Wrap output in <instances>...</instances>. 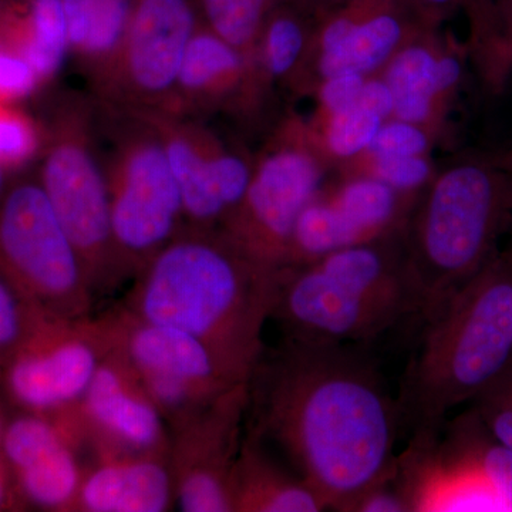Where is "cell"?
I'll return each mask as SVG.
<instances>
[{"instance_id":"obj_1","label":"cell","mask_w":512,"mask_h":512,"mask_svg":"<svg viewBox=\"0 0 512 512\" xmlns=\"http://www.w3.org/2000/svg\"><path fill=\"white\" fill-rule=\"evenodd\" d=\"M247 414L248 429L281 450L328 510L348 512L396 476L399 402L352 345L286 339L264 350L249 379Z\"/></svg>"},{"instance_id":"obj_2","label":"cell","mask_w":512,"mask_h":512,"mask_svg":"<svg viewBox=\"0 0 512 512\" xmlns=\"http://www.w3.org/2000/svg\"><path fill=\"white\" fill-rule=\"evenodd\" d=\"M276 272L220 229L185 227L141 269L124 306L200 340L235 379L248 382L264 353Z\"/></svg>"},{"instance_id":"obj_3","label":"cell","mask_w":512,"mask_h":512,"mask_svg":"<svg viewBox=\"0 0 512 512\" xmlns=\"http://www.w3.org/2000/svg\"><path fill=\"white\" fill-rule=\"evenodd\" d=\"M399 407L412 439H437L446 414L480 399L512 367V254L498 255L430 318Z\"/></svg>"},{"instance_id":"obj_4","label":"cell","mask_w":512,"mask_h":512,"mask_svg":"<svg viewBox=\"0 0 512 512\" xmlns=\"http://www.w3.org/2000/svg\"><path fill=\"white\" fill-rule=\"evenodd\" d=\"M417 313L403 232L276 272L271 319L286 339L356 345Z\"/></svg>"},{"instance_id":"obj_5","label":"cell","mask_w":512,"mask_h":512,"mask_svg":"<svg viewBox=\"0 0 512 512\" xmlns=\"http://www.w3.org/2000/svg\"><path fill=\"white\" fill-rule=\"evenodd\" d=\"M511 211L510 177L500 163L463 160L437 170L403 234L423 322L494 258Z\"/></svg>"},{"instance_id":"obj_6","label":"cell","mask_w":512,"mask_h":512,"mask_svg":"<svg viewBox=\"0 0 512 512\" xmlns=\"http://www.w3.org/2000/svg\"><path fill=\"white\" fill-rule=\"evenodd\" d=\"M39 183L86 269L94 292L121 281L96 100L63 93L47 113Z\"/></svg>"},{"instance_id":"obj_7","label":"cell","mask_w":512,"mask_h":512,"mask_svg":"<svg viewBox=\"0 0 512 512\" xmlns=\"http://www.w3.org/2000/svg\"><path fill=\"white\" fill-rule=\"evenodd\" d=\"M96 103L100 133L109 143L104 167L114 251L123 281L127 276L136 278L183 231V197L153 127L131 111Z\"/></svg>"},{"instance_id":"obj_8","label":"cell","mask_w":512,"mask_h":512,"mask_svg":"<svg viewBox=\"0 0 512 512\" xmlns=\"http://www.w3.org/2000/svg\"><path fill=\"white\" fill-rule=\"evenodd\" d=\"M329 173L306 117L288 114L256 154L244 198L220 231L249 258L279 271L299 214L322 190Z\"/></svg>"},{"instance_id":"obj_9","label":"cell","mask_w":512,"mask_h":512,"mask_svg":"<svg viewBox=\"0 0 512 512\" xmlns=\"http://www.w3.org/2000/svg\"><path fill=\"white\" fill-rule=\"evenodd\" d=\"M0 266L39 311L90 316L94 292L82 258L39 180H20L0 198Z\"/></svg>"},{"instance_id":"obj_10","label":"cell","mask_w":512,"mask_h":512,"mask_svg":"<svg viewBox=\"0 0 512 512\" xmlns=\"http://www.w3.org/2000/svg\"><path fill=\"white\" fill-rule=\"evenodd\" d=\"M94 319L106 349L133 370L168 429L242 383L200 340L140 318L124 305Z\"/></svg>"},{"instance_id":"obj_11","label":"cell","mask_w":512,"mask_h":512,"mask_svg":"<svg viewBox=\"0 0 512 512\" xmlns=\"http://www.w3.org/2000/svg\"><path fill=\"white\" fill-rule=\"evenodd\" d=\"M202 23L197 0H136L116 56L90 94L128 111H167L192 36Z\"/></svg>"},{"instance_id":"obj_12","label":"cell","mask_w":512,"mask_h":512,"mask_svg":"<svg viewBox=\"0 0 512 512\" xmlns=\"http://www.w3.org/2000/svg\"><path fill=\"white\" fill-rule=\"evenodd\" d=\"M431 25L409 0H333L316 12L309 59L293 80L295 93L309 94L320 80L335 74L372 76L403 46Z\"/></svg>"},{"instance_id":"obj_13","label":"cell","mask_w":512,"mask_h":512,"mask_svg":"<svg viewBox=\"0 0 512 512\" xmlns=\"http://www.w3.org/2000/svg\"><path fill=\"white\" fill-rule=\"evenodd\" d=\"M131 113L146 120L163 144L183 197L185 227L220 229L244 198L255 156L202 119Z\"/></svg>"},{"instance_id":"obj_14","label":"cell","mask_w":512,"mask_h":512,"mask_svg":"<svg viewBox=\"0 0 512 512\" xmlns=\"http://www.w3.org/2000/svg\"><path fill=\"white\" fill-rule=\"evenodd\" d=\"M248 402L249 382L238 383L170 427L168 463L181 510L232 512V470Z\"/></svg>"},{"instance_id":"obj_15","label":"cell","mask_w":512,"mask_h":512,"mask_svg":"<svg viewBox=\"0 0 512 512\" xmlns=\"http://www.w3.org/2000/svg\"><path fill=\"white\" fill-rule=\"evenodd\" d=\"M36 325L10 366V393L35 412H67L92 383L106 345L92 316L72 319L40 311Z\"/></svg>"},{"instance_id":"obj_16","label":"cell","mask_w":512,"mask_h":512,"mask_svg":"<svg viewBox=\"0 0 512 512\" xmlns=\"http://www.w3.org/2000/svg\"><path fill=\"white\" fill-rule=\"evenodd\" d=\"M70 413L94 457L168 456L167 421L133 370L109 350Z\"/></svg>"},{"instance_id":"obj_17","label":"cell","mask_w":512,"mask_h":512,"mask_svg":"<svg viewBox=\"0 0 512 512\" xmlns=\"http://www.w3.org/2000/svg\"><path fill=\"white\" fill-rule=\"evenodd\" d=\"M266 103L251 63L201 23L185 52L170 107L163 113L202 120L225 113L251 121L261 116Z\"/></svg>"},{"instance_id":"obj_18","label":"cell","mask_w":512,"mask_h":512,"mask_svg":"<svg viewBox=\"0 0 512 512\" xmlns=\"http://www.w3.org/2000/svg\"><path fill=\"white\" fill-rule=\"evenodd\" d=\"M464 55L453 39L431 29L403 46L383 67L393 94V119L420 124L443 136L446 117L464 73Z\"/></svg>"},{"instance_id":"obj_19","label":"cell","mask_w":512,"mask_h":512,"mask_svg":"<svg viewBox=\"0 0 512 512\" xmlns=\"http://www.w3.org/2000/svg\"><path fill=\"white\" fill-rule=\"evenodd\" d=\"M174 501L168 456L96 457L84 470L73 511L164 512Z\"/></svg>"},{"instance_id":"obj_20","label":"cell","mask_w":512,"mask_h":512,"mask_svg":"<svg viewBox=\"0 0 512 512\" xmlns=\"http://www.w3.org/2000/svg\"><path fill=\"white\" fill-rule=\"evenodd\" d=\"M232 512H320L325 503L293 470L274 460L247 429L231 477Z\"/></svg>"},{"instance_id":"obj_21","label":"cell","mask_w":512,"mask_h":512,"mask_svg":"<svg viewBox=\"0 0 512 512\" xmlns=\"http://www.w3.org/2000/svg\"><path fill=\"white\" fill-rule=\"evenodd\" d=\"M0 39L19 49L49 84L69 56L63 0H0Z\"/></svg>"},{"instance_id":"obj_22","label":"cell","mask_w":512,"mask_h":512,"mask_svg":"<svg viewBox=\"0 0 512 512\" xmlns=\"http://www.w3.org/2000/svg\"><path fill=\"white\" fill-rule=\"evenodd\" d=\"M322 192L348 221L360 244L403 232L420 197L373 178L343 174L332 183L326 181Z\"/></svg>"},{"instance_id":"obj_23","label":"cell","mask_w":512,"mask_h":512,"mask_svg":"<svg viewBox=\"0 0 512 512\" xmlns=\"http://www.w3.org/2000/svg\"><path fill=\"white\" fill-rule=\"evenodd\" d=\"M315 10L281 0L269 13L255 53V73L266 101L278 84L291 86L311 45Z\"/></svg>"},{"instance_id":"obj_24","label":"cell","mask_w":512,"mask_h":512,"mask_svg":"<svg viewBox=\"0 0 512 512\" xmlns=\"http://www.w3.org/2000/svg\"><path fill=\"white\" fill-rule=\"evenodd\" d=\"M136 0H63L69 56L87 80L116 56Z\"/></svg>"},{"instance_id":"obj_25","label":"cell","mask_w":512,"mask_h":512,"mask_svg":"<svg viewBox=\"0 0 512 512\" xmlns=\"http://www.w3.org/2000/svg\"><path fill=\"white\" fill-rule=\"evenodd\" d=\"M82 444L73 433L43 441L15 464L23 493L39 507L73 511L84 470L79 463Z\"/></svg>"},{"instance_id":"obj_26","label":"cell","mask_w":512,"mask_h":512,"mask_svg":"<svg viewBox=\"0 0 512 512\" xmlns=\"http://www.w3.org/2000/svg\"><path fill=\"white\" fill-rule=\"evenodd\" d=\"M357 244L360 242L355 231L320 190L295 222L282 268L311 264L332 252Z\"/></svg>"},{"instance_id":"obj_27","label":"cell","mask_w":512,"mask_h":512,"mask_svg":"<svg viewBox=\"0 0 512 512\" xmlns=\"http://www.w3.org/2000/svg\"><path fill=\"white\" fill-rule=\"evenodd\" d=\"M383 121L356 103L328 116L306 117L313 144L330 170L366 151Z\"/></svg>"},{"instance_id":"obj_28","label":"cell","mask_w":512,"mask_h":512,"mask_svg":"<svg viewBox=\"0 0 512 512\" xmlns=\"http://www.w3.org/2000/svg\"><path fill=\"white\" fill-rule=\"evenodd\" d=\"M281 0H197L201 20L245 56L255 70L259 36ZM256 74V73H255Z\"/></svg>"},{"instance_id":"obj_29","label":"cell","mask_w":512,"mask_h":512,"mask_svg":"<svg viewBox=\"0 0 512 512\" xmlns=\"http://www.w3.org/2000/svg\"><path fill=\"white\" fill-rule=\"evenodd\" d=\"M338 174L362 175L409 195H421L437 173L430 156L394 157L362 153L336 167Z\"/></svg>"},{"instance_id":"obj_30","label":"cell","mask_w":512,"mask_h":512,"mask_svg":"<svg viewBox=\"0 0 512 512\" xmlns=\"http://www.w3.org/2000/svg\"><path fill=\"white\" fill-rule=\"evenodd\" d=\"M447 444L476 464L512 511V450L497 440H483L468 424L454 431Z\"/></svg>"},{"instance_id":"obj_31","label":"cell","mask_w":512,"mask_h":512,"mask_svg":"<svg viewBox=\"0 0 512 512\" xmlns=\"http://www.w3.org/2000/svg\"><path fill=\"white\" fill-rule=\"evenodd\" d=\"M45 141L43 124L20 109L19 104L0 103V164L19 170L40 156Z\"/></svg>"},{"instance_id":"obj_32","label":"cell","mask_w":512,"mask_h":512,"mask_svg":"<svg viewBox=\"0 0 512 512\" xmlns=\"http://www.w3.org/2000/svg\"><path fill=\"white\" fill-rule=\"evenodd\" d=\"M440 134L420 124L399 119L383 121L369 148L363 153L377 156H430Z\"/></svg>"},{"instance_id":"obj_33","label":"cell","mask_w":512,"mask_h":512,"mask_svg":"<svg viewBox=\"0 0 512 512\" xmlns=\"http://www.w3.org/2000/svg\"><path fill=\"white\" fill-rule=\"evenodd\" d=\"M42 87L45 83L28 57L0 39V103L19 104Z\"/></svg>"},{"instance_id":"obj_34","label":"cell","mask_w":512,"mask_h":512,"mask_svg":"<svg viewBox=\"0 0 512 512\" xmlns=\"http://www.w3.org/2000/svg\"><path fill=\"white\" fill-rule=\"evenodd\" d=\"M367 76L355 73L335 74L313 86L309 94L316 101L311 117H323L353 106Z\"/></svg>"},{"instance_id":"obj_35","label":"cell","mask_w":512,"mask_h":512,"mask_svg":"<svg viewBox=\"0 0 512 512\" xmlns=\"http://www.w3.org/2000/svg\"><path fill=\"white\" fill-rule=\"evenodd\" d=\"M480 417L498 443L512 450V392L503 382L480 397Z\"/></svg>"},{"instance_id":"obj_36","label":"cell","mask_w":512,"mask_h":512,"mask_svg":"<svg viewBox=\"0 0 512 512\" xmlns=\"http://www.w3.org/2000/svg\"><path fill=\"white\" fill-rule=\"evenodd\" d=\"M397 474V473H396ZM348 512H412L396 476L370 487Z\"/></svg>"},{"instance_id":"obj_37","label":"cell","mask_w":512,"mask_h":512,"mask_svg":"<svg viewBox=\"0 0 512 512\" xmlns=\"http://www.w3.org/2000/svg\"><path fill=\"white\" fill-rule=\"evenodd\" d=\"M23 336V315L15 293L0 278V348L13 345Z\"/></svg>"},{"instance_id":"obj_38","label":"cell","mask_w":512,"mask_h":512,"mask_svg":"<svg viewBox=\"0 0 512 512\" xmlns=\"http://www.w3.org/2000/svg\"><path fill=\"white\" fill-rule=\"evenodd\" d=\"M356 104L377 114L384 121L392 119L393 94L389 84L383 79L382 74L377 73L366 77Z\"/></svg>"},{"instance_id":"obj_39","label":"cell","mask_w":512,"mask_h":512,"mask_svg":"<svg viewBox=\"0 0 512 512\" xmlns=\"http://www.w3.org/2000/svg\"><path fill=\"white\" fill-rule=\"evenodd\" d=\"M417 12L431 25L440 26L447 18L458 10L473 9L480 0H409Z\"/></svg>"},{"instance_id":"obj_40","label":"cell","mask_w":512,"mask_h":512,"mask_svg":"<svg viewBox=\"0 0 512 512\" xmlns=\"http://www.w3.org/2000/svg\"><path fill=\"white\" fill-rule=\"evenodd\" d=\"M494 5L501 36L512 57V0H494Z\"/></svg>"},{"instance_id":"obj_41","label":"cell","mask_w":512,"mask_h":512,"mask_svg":"<svg viewBox=\"0 0 512 512\" xmlns=\"http://www.w3.org/2000/svg\"><path fill=\"white\" fill-rule=\"evenodd\" d=\"M295 2L301 3V5L306 6V8L315 10L320 8V6L328 5V3L333 2V0H295Z\"/></svg>"},{"instance_id":"obj_42","label":"cell","mask_w":512,"mask_h":512,"mask_svg":"<svg viewBox=\"0 0 512 512\" xmlns=\"http://www.w3.org/2000/svg\"><path fill=\"white\" fill-rule=\"evenodd\" d=\"M505 171H507L508 177H510L511 191H512V150L500 161Z\"/></svg>"},{"instance_id":"obj_43","label":"cell","mask_w":512,"mask_h":512,"mask_svg":"<svg viewBox=\"0 0 512 512\" xmlns=\"http://www.w3.org/2000/svg\"><path fill=\"white\" fill-rule=\"evenodd\" d=\"M6 495H8V491H6L5 474H3L2 468H0V507L5 504Z\"/></svg>"},{"instance_id":"obj_44","label":"cell","mask_w":512,"mask_h":512,"mask_svg":"<svg viewBox=\"0 0 512 512\" xmlns=\"http://www.w3.org/2000/svg\"><path fill=\"white\" fill-rule=\"evenodd\" d=\"M9 170L6 167H3L2 164H0V198L3 197V188H5L6 184V175H8Z\"/></svg>"}]
</instances>
